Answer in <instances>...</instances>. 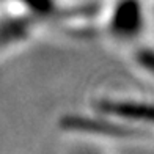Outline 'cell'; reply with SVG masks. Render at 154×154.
I'll return each instance as SVG.
<instances>
[{"label": "cell", "mask_w": 154, "mask_h": 154, "mask_svg": "<svg viewBox=\"0 0 154 154\" xmlns=\"http://www.w3.org/2000/svg\"><path fill=\"white\" fill-rule=\"evenodd\" d=\"M87 110L121 128L152 135V101L143 91L102 90L87 101Z\"/></svg>", "instance_id": "7a4b0ae2"}, {"label": "cell", "mask_w": 154, "mask_h": 154, "mask_svg": "<svg viewBox=\"0 0 154 154\" xmlns=\"http://www.w3.org/2000/svg\"><path fill=\"white\" fill-rule=\"evenodd\" d=\"M97 38L128 60L152 49V0H102Z\"/></svg>", "instance_id": "6da1fadb"}]
</instances>
